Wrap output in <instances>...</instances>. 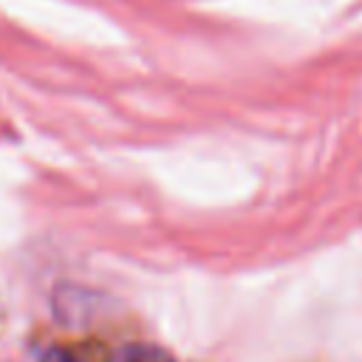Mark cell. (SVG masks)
Wrapping results in <instances>:
<instances>
[{
  "instance_id": "obj_1",
  "label": "cell",
  "mask_w": 362,
  "mask_h": 362,
  "mask_svg": "<svg viewBox=\"0 0 362 362\" xmlns=\"http://www.w3.org/2000/svg\"><path fill=\"white\" fill-rule=\"evenodd\" d=\"M107 362H173V356L156 345H124L113 351Z\"/></svg>"
},
{
  "instance_id": "obj_2",
  "label": "cell",
  "mask_w": 362,
  "mask_h": 362,
  "mask_svg": "<svg viewBox=\"0 0 362 362\" xmlns=\"http://www.w3.org/2000/svg\"><path fill=\"white\" fill-rule=\"evenodd\" d=\"M40 362H82L76 354H71V351H65V348H48L42 356H40Z\"/></svg>"
}]
</instances>
